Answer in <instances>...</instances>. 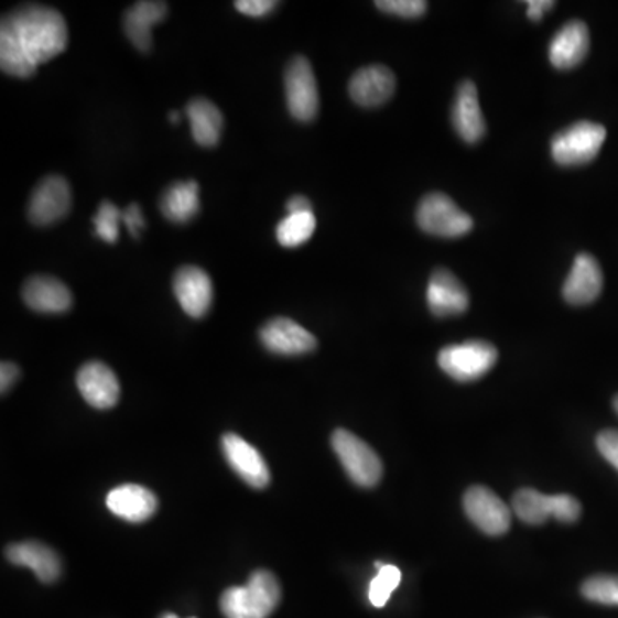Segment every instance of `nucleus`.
<instances>
[{
  "label": "nucleus",
  "mask_w": 618,
  "mask_h": 618,
  "mask_svg": "<svg viewBox=\"0 0 618 618\" xmlns=\"http://www.w3.org/2000/svg\"><path fill=\"white\" fill-rule=\"evenodd\" d=\"M285 100L289 112L296 121L312 122L318 116V85L306 57L297 55L285 69Z\"/></svg>",
  "instance_id": "6e6552de"
},
{
  "label": "nucleus",
  "mask_w": 618,
  "mask_h": 618,
  "mask_svg": "<svg viewBox=\"0 0 618 618\" xmlns=\"http://www.w3.org/2000/svg\"><path fill=\"white\" fill-rule=\"evenodd\" d=\"M122 220V212L113 203L101 202L97 215L94 217L95 236L113 245L119 239V224Z\"/></svg>",
  "instance_id": "c85d7f7f"
},
{
  "label": "nucleus",
  "mask_w": 618,
  "mask_h": 618,
  "mask_svg": "<svg viewBox=\"0 0 618 618\" xmlns=\"http://www.w3.org/2000/svg\"><path fill=\"white\" fill-rule=\"evenodd\" d=\"M512 510L525 524H543L552 516L556 521L576 522L581 518V503L572 495H543L534 488H522L512 498Z\"/></svg>",
  "instance_id": "20e7f679"
},
{
  "label": "nucleus",
  "mask_w": 618,
  "mask_h": 618,
  "mask_svg": "<svg viewBox=\"0 0 618 618\" xmlns=\"http://www.w3.org/2000/svg\"><path fill=\"white\" fill-rule=\"evenodd\" d=\"M279 2L275 0H239L236 2V9L249 18H263L270 12L275 11Z\"/></svg>",
  "instance_id": "2f4dec72"
},
{
  "label": "nucleus",
  "mask_w": 618,
  "mask_h": 618,
  "mask_svg": "<svg viewBox=\"0 0 618 618\" xmlns=\"http://www.w3.org/2000/svg\"><path fill=\"white\" fill-rule=\"evenodd\" d=\"M174 294L191 318H203L214 303V284L199 267H181L174 277Z\"/></svg>",
  "instance_id": "ddd939ff"
},
{
  "label": "nucleus",
  "mask_w": 618,
  "mask_h": 618,
  "mask_svg": "<svg viewBox=\"0 0 618 618\" xmlns=\"http://www.w3.org/2000/svg\"><path fill=\"white\" fill-rule=\"evenodd\" d=\"M160 210L171 223L187 224L199 212V186L195 181L175 183L160 198Z\"/></svg>",
  "instance_id": "393cba45"
},
{
  "label": "nucleus",
  "mask_w": 618,
  "mask_h": 618,
  "mask_svg": "<svg viewBox=\"0 0 618 618\" xmlns=\"http://www.w3.org/2000/svg\"><path fill=\"white\" fill-rule=\"evenodd\" d=\"M23 300L33 312L58 313L69 312L73 306V294L69 289L54 277L35 275L24 284Z\"/></svg>",
  "instance_id": "aec40b11"
},
{
  "label": "nucleus",
  "mask_w": 618,
  "mask_h": 618,
  "mask_svg": "<svg viewBox=\"0 0 618 618\" xmlns=\"http://www.w3.org/2000/svg\"><path fill=\"white\" fill-rule=\"evenodd\" d=\"M20 375V368L14 362H2V366H0V390H2V393L8 392L17 383Z\"/></svg>",
  "instance_id": "72a5a7b5"
},
{
  "label": "nucleus",
  "mask_w": 618,
  "mask_h": 618,
  "mask_svg": "<svg viewBox=\"0 0 618 618\" xmlns=\"http://www.w3.org/2000/svg\"><path fill=\"white\" fill-rule=\"evenodd\" d=\"M313 212L312 202L306 196H292L288 203V214H304Z\"/></svg>",
  "instance_id": "c9c22d12"
},
{
  "label": "nucleus",
  "mask_w": 618,
  "mask_h": 618,
  "mask_svg": "<svg viewBox=\"0 0 618 618\" xmlns=\"http://www.w3.org/2000/svg\"><path fill=\"white\" fill-rule=\"evenodd\" d=\"M8 561L21 567L32 568L42 583H54L61 576L63 564L57 553L39 541H24V543L11 544L6 550Z\"/></svg>",
  "instance_id": "4be33fe9"
},
{
  "label": "nucleus",
  "mask_w": 618,
  "mask_h": 618,
  "mask_svg": "<svg viewBox=\"0 0 618 618\" xmlns=\"http://www.w3.org/2000/svg\"><path fill=\"white\" fill-rule=\"evenodd\" d=\"M315 229L316 218L313 212L288 214V217L277 226V241L284 248H297L312 239Z\"/></svg>",
  "instance_id": "a878e982"
},
{
  "label": "nucleus",
  "mask_w": 618,
  "mask_h": 618,
  "mask_svg": "<svg viewBox=\"0 0 618 618\" xmlns=\"http://www.w3.org/2000/svg\"><path fill=\"white\" fill-rule=\"evenodd\" d=\"M452 124L466 143L476 144L487 134V122L479 107L475 83H460L452 107Z\"/></svg>",
  "instance_id": "dca6fc26"
},
{
  "label": "nucleus",
  "mask_w": 618,
  "mask_h": 618,
  "mask_svg": "<svg viewBox=\"0 0 618 618\" xmlns=\"http://www.w3.org/2000/svg\"><path fill=\"white\" fill-rule=\"evenodd\" d=\"M377 8L393 17L416 20L426 12L429 2H424V0H378Z\"/></svg>",
  "instance_id": "c756f323"
},
{
  "label": "nucleus",
  "mask_w": 618,
  "mask_h": 618,
  "mask_svg": "<svg viewBox=\"0 0 618 618\" xmlns=\"http://www.w3.org/2000/svg\"><path fill=\"white\" fill-rule=\"evenodd\" d=\"M332 448L346 469L347 476L361 488H373L383 476V464L365 440L347 430H335Z\"/></svg>",
  "instance_id": "7ed1b4c3"
},
{
  "label": "nucleus",
  "mask_w": 618,
  "mask_h": 618,
  "mask_svg": "<svg viewBox=\"0 0 618 618\" xmlns=\"http://www.w3.org/2000/svg\"><path fill=\"white\" fill-rule=\"evenodd\" d=\"M107 507L117 518L129 522H144L159 509V500L149 488L122 485L107 495Z\"/></svg>",
  "instance_id": "412c9836"
},
{
  "label": "nucleus",
  "mask_w": 618,
  "mask_h": 618,
  "mask_svg": "<svg viewBox=\"0 0 618 618\" xmlns=\"http://www.w3.org/2000/svg\"><path fill=\"white\" fill-rule=\"evenodd\" d=\"M589 52V30L583 21H568L550 42V63L556 69L579 66Z\"/></svg>",
  "instance_id": "6ab92c4d"
},
{
  "label": "nucleus",
  "mask_w": 618,
  "mask_h": 618,
  "mask_svg": "<svg viewBox=\"0 0 618 618\" xmlns=\"http://www.w3.org/2000/svg\"><path fill=\"white\" fill-rule=\"evenodd\" d=\"M186 116L196 143L206 149L217 147L224 129V116L217 106L205 98H195L187 104Z\"/></svg>",
  "instance_id": "b1692460"
},
{
  "label": "nucleus",
  "mask_w": 618,
  "mask_h": 618,
  "mask_svg": "<svg viewBox=\"0 0 618 618\" xmlns=\"http://www.w3.org/2000/svg\"><path fill=\"white\" fill-rule=\"evenodd\" d=\"M167 17L165 2H138L126 11L124 30L129 42L140 52L152 48V28Z\"/></svg>",
  "instance_id": "5701e85b"
},
{
  "label": "nucleus",
  "mask_w": 618,
  "mask_h": 618,
  "mask_svg": "<svg viewBox=\"0 0 618 618\" xmlns=\"http://www.w3.org/2000/svg\"><path fill=\"white\" fill-rule=\"evenodd\" d=\"M599 454L618 470V432L617 430H605L596 438Z\"/></svg>",
  "instance_id": "7c9ffc66"
},
{
  "label": "nucleus",
  "mask_w": 618,
  "mask_h": 618,
  "mask_svg": "<svg viewBox=\"0 0 618 618\" xmlns=\"http://www.w3.org/2000/svg\"><path fill=\"white\" fill-rule=\"evenodd\" d=\"M375 567L378 568L377 577L370 583L368 589V598L371 605L377 608L386 607L392 593L395 592L401 584L402 574L395 565L381 564L377 562Z\"/></svg>",
  "instance_id": "bb28decb"
},
{
  "label": "nucleus",
  "mask_w": 618,
  "mask_h": 618,
  "mask_svg": "<svg viewBox=\"0 0 618 618\" xmlns=\"http://www.w3.org/2000/svg\"><path fill=\"white\" fill-rule=\"evenodd\" d=\"M264 349L279 356H303L318 346L315 335L289 318H273L264 323L260 330Z\"/></svg>",
  "instance_id": "9b49d317"
},
{
  "label": "nucleus",
  "mask_w": 618,
  "mask_h": 618,
  "mask_svg": "<svg viewBox=\"0 0 618 618\" xmlns=\"http://www.w3.org/2000/svg\"><path fill=\"white\" fill-rule=\"evenodd\" d=\"M498 359L497 347L485 340H467L440 350L438 366L457 381H475L485 377Z\"/></svg>",
  "instance_id": "423d86ee"
},
{
  "label": "nucleus",
  "mask_w": 618,
  "mask_h": 618,
  "mask_svg": "<svg viewBox=\"0 0 618 618\" xmlns=\"http://www.w3.org/2000/svg\"><path fill=\"white\" fill-rule=\"evenodd\" d=\"M76 383L83 399L95 409L113 408L121 397L119 380L106 362L90 361L83 365Z\"/></svg>",
  "instance_id": "4468645a"
},
{
  "label": "nucleus",
  "mask_w": 618,
  "mask_h": 618,
  "mask_svg": "<svg viewBox=\"0 0 618 618\" xmlns=\"http://www.w3.org/2000/svg\"><path fill=\"white\" fill-rule=\"evenodd\" d=\"M430 312L435 316L463 315L469 307V294L454 273L445 269L435 270L430 277L426 291Z\"/></svg>",
  "instance_id": "f3484780"
},
{
  "label": "nucleus",
  "mask_w": 618,
  "mask_h": 618,
  "mask_svg": "<svg viewBox=\"0 0 618 618\" xmlns=\"http://www.w3.org/2000/svg\"><path fill=\"white\" fill-rule=\"evenodd\" d=\"M581 593H583L584 598L589 599V601L618 607V577H589V579L584 581Z\"/></svg>",
  "instance_id": "cd10ccee"
},
{
  "label": "nucleus",
  "mask_w": 618,
  "mask_h": 618,
  "mask_svg": "<svg viewBox=\"0 0 618 618\" xmlns=\"http://www.w3.org/2000/svg\"><path fill=\"white\" fill-rule=\"evenodd\" d=\"M122 223L128 227L132 238H140V230L144 229V217L141 214L140 205L131 203V205L122 212Z\"/></svg>",
  "instance_id": "473e14b6"
},
{
  "label": "nucleus",
  "mask_w": 618,
  "mask_h": 618,
  "mask_svg": "<svg viewBox=\"0 0 618 618\" xmlns=\"http://www.w3.org/2000/svg\"><path fill=\"white\" fill-rule=\"evenodd\" d=\"M607 140V129L595 122L581 121L555 134L552 140V156L564 167L592 162Z\"/></svg>",
  "instance_id": "39448f33"
},
{
  "label": "nucleus",
  "mask_w": 618,
  "mask_h": 618,
  "mask_svg": "<svg viewBox=\"0 0 618 618\" xmlns=\"http://www.w3.org/2000/svg\"><path fill=\"white\" fill-rule=\"evenodd\" d=\"M603 289V272L598 261L589 253L577 254L562 294L572 306H584L598 300Z\"/></svg>",
  "instance_id": "2eb2a0df"
},
{
  "label": "nucleus",
  "mask_w": 618,
  "mask_h": 618,
  "mask_svg": "<svg viewBox=\"0 0 618 618\" xmlns=\"http://www.w3.org/2000/svg\"><path fill=\"white\" fill-rule=\"evenodd\" d=\"M552 8H555V2H552V0H531V2H528V18L529 20L540 21Z\"/></svg>",
  "instance_id": "f704fd0d"
},
{
  "label": "nucleus",
  "mask_w": 618,
  "mask_h": 618,
  "mask_svg": "<svg viewBox=\"0 0 618 618\" xmlns=\"http://www.w3.org/2000/svg\"><path fill=\"white\" fill-rule=\"evenodd\" d=\"M395 91V76L389 67H362L349 82V95L361 107L383 106Z\"/></svg>",
  "instance_id": "a211bd4d"
},
{
  "label": "nucleus",
  "mask_w": 618,
  "mask_h": 618,
  "mask_svg": "<svg viewBox=\"0 0 618 618\" xmlns=\"http://www.w3.org/2000/svg\"><path fill=\"white\" fill-rule=\"evenodd\" d=\"M162 618H180V617H177V615L174 614H165L164 617ZM191 618H195V617H191Z\"/></svg>",
  "instance_id": "4c0bfd02"
},
{
  "label": "nucleus",
  "mask_w": 618,
  "mask_h": 618,
  "mask_svg": "<svg viewBox=\"0 0 618 618\" xmlns=\"http://www.w3.org/2000/svg\"><path fill=\"white\" fill-rule=\"evenodd\" d=\"M614 408H615V411H617V414H618V395L615 397V399H614Z\"/></svg>",
  "instance_id": "58836bf2"
},
{
  "label": "nucleus",
  "mask_w": 618,
  "mask_h": 618,
  "mask_svg": "<svg viewBox=\"0 0 618 618\" xmlns=\"http://www.w3.org/2000/svg\"><path fill=\"white\" fill-rule=\"evenodd\" d=\"M73 205L69 183L61 175H48L33 191L28 217L35 226L47 227L69 214Z\"/></svg>",
  "instance_id": "1a4fd4ad"
},
{
  "label": "nucleus",
  "mask_w": 618,
  "mask_h": 618,
  "mask_svg": "<svg viewBox=\"0 0 618 618\" xmlns=\"http://www.w3.org/2000/svg\"><path fill=\"white\" fill-rule=\"evenodd\" d=\"M281 584L270 571L251 574L245 586L229 587L220 598L227 618H269L281 603Z\"/></svg>",
  "instance_id": "f03ea898"
},
{
  "label": "nucleus",
  "mask_w": 618,
  "mask_h": 618,
  "mask_svg": "<svg viewBox=\"0 0 618 618\" xmlns=\"http://www.w3.org/2000/svg\"><path fill=\"white\" fill-rule=\"evenodd\" d=\"M223 451L234 473L249 487L257 490L269 487L270 469L258 448L236 433H226L223 436Z\"/></svg>",
  "instance_id": "f8f14e48"
},
{
  "label": "nucleus",
  "mask_w": 618,
  "mask_h": 618,
  "mask_svg": "<svg viewBox=\"0 0 618 618\" xmlns=\"http://www.w3.org/2000/svg\"><path fill=\"white\" fill-rule=\"evenodd\" d=\"M464 510L470 522L490 536H502L512 522L509 507L490 488L470 487L464 495Z\"/></svg>",
  "instance_id": "9d476101"
},
{
  "label": "nucleus",
  "mask_w": 618,
  "mask_h": 618,
  "mask_svg": "<svg viewBox=\"0 0 618 618\" xmlns=\"http://www.w3.org/2000/svg\"><path fill=\"white\" fill-rule=\"evenodd\" d=\"M169 121L174 122V124H177V122L181 121L180 112H171V113H169Z\"/></svg>",
  "instance_id": "e433bc0d"
},
{
  "label": "nucleus",
  "mask_w": 618,
  "mask_h": 618,
  "mask_svg": "<svg viewBox=\"0 0 618 618\" xmlns=\"http://www.w3.org/2000/svg\"><path fill=\"white\" fill-rule=\"evenodd\" d=\"M69 42L63 14L47 6H21L0 23V69L14 78H30L36 67L66 51Z\"/></svg>",
  "instance_id": "f257e3e1"
},
{
  "label": "nucleus",
  "mask_w": 618,
  "mask_h": 618,
  "mask_svg": "<svg viewBox=\"0 0 618 618\" xmlns=\"http://www.w3.org/2000/svg\"><path fill=\"white\" fill-rule=\"evenodd\" d=\"M416 218L418 226L436 238H463L473 229V218L442 193L424 196L418 206Z\"/></svg>",
  "instance_id": "0eeeda50"
}]
</instances>
